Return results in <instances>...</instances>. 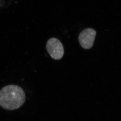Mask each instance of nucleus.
Here are the masks:
<instances>
[{
    "label": "nucleus",
    "instance_id": "1",
    "mask_svg": "<svg viewBox=\"0 0 121 121\" xmlns=\"http://www.w3.org/2000/svg\"><path fill=\"white\" fill-rule=\"evenodd\" d=\"M25 100V92L17 85H7L0 91V106L5 109H17L23 105Z\"/></svg>",
    "mask_w": 121,
    "mask_h": 121
},
{
    "label": "nucleus",
    "instance_id": "2",
    "mask_svg": "<svg viewBox=\"0 0 121 121\" xmlns=\"http://www.w3.org/2000/svg\"><path fill=\"white\" fill-rule=\"evenodd\" d=\"M46 49L50 56L54 60H60L64 55L63 44L58 39L56 38L53 37L48 40Z\"/></svg>",
    "mask_w": 121,
    "mask_h": 121
},
{
    "label": "nucleus",
    "instance_id": "3",
    "mask_svg": "<svg viewBox=\"0 0 121 121\" xmlns=\"http://www.w3.org/2000/svg\"><path fill=\"white\" fill-rule=\"evenodd\" d=\"M96 35V31L92 28H86L83 30L79 36V41L81 46L85 49L92 48Z\"/></svg>",
    "mask_w": 121,
    "mask_h": 121
}]
</instances>
